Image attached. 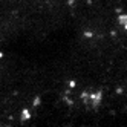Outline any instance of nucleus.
I'll list each match as a JSON object with an SVG mask.
<instances>
[{
	"mask_svg": "<svg viewBox=\"0 0 127 127\" xmlns=\"http://www.w3.org/2000/svg\"><path fill=\"white\" fill-rule=\"evenodd\" d=\"M118 23L121 28H124V31H127V12L120 11L118 12Z\"/></svg>",
	"mask_w": 127,
	"mask_h": 127,
	"instance_id": "f03ea898",
	"label": "nucleus"
},
{
	"mask_svg": "<svg viewBox=\"0 0 127 127\" xmlns=\"http://www.w3.org/2000/svg\"><path fill=\"white\" fill-rule=\"evenodd\" d=\"M69 86L70 87H75V81H69Z\"/></svg>",
	"mask_w": 127,
	"mask_h": 127,
	"instance_id": "423d86ee",
	"label": "nucleus"
},
{
	"mask_svg": "<svg viewBox=\"0 0 127 127\" xmlns=\"http://www.w3.org/2000/svg\"><path fill=\"white\" fill-rule=\"evenodd\" d=\"M81 101L89 109H98L103 103V92L101 90H92V92H83L81 94Z\"/></svg>",
	"mask_w": 127,
	"mask_h": 127,
	"instance_id": "f257e3e1",
	"label": "nucleus"
},
{
	"mask_svg": "<svg viewBox=\"0 0 127 127\" xmlns=\"http://www.w3.org/2000/svg\"><path fill=\"white\" fill-rule=\"evenodd\" d=\"M20 118H22V121H31V118H32L31 109H23L22 113H20Z\"/></svg>",
	"mask_w": 127,
	"mask_h": 127,
	"instance_id": "7ed1b4c3",
	"label": "nucleus"
},
{
	"mask_svg": "<svg viewBox=\"0 0 127 127\" xmlns=\"http://www.w3.org/2000/svg\"><path fill=\"white\" fill-rule=\"evenodd\" d=\"M84 37H87V38H90V37H92V32H84Z\"/></svg>",
	"mask_w": 127,
	"mask_h": 127,
	"instance_id": "39448f33",
	"label": "nucleus"
},
{
	"mask_svg": "<svg viewBox=\"0 0 127 127\" xmlns=\"http://www.w3.org/2000/svg\"><path fill=\"white\" fill-rule=\"evenodd\" d=\"M40 103H41V98L40 96H37V98L34 99V106H40Z\"/></svg>",
	"mask_w": 127,
	"mask_h": 127,
	"instance_id": "20e7f679",
	"label": "nucleus"
}]
</instances>
